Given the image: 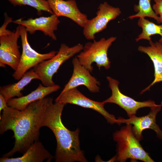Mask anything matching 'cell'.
<instances>
[{
	"label": "cell",
	"mask_w": 162,
	"mask_h": 162,
	"mask_svg": "<svg viewBox=\"0 0 162 162\" xmlns=\"http://www.w3.org/2000/svg\"><path fill=\"white\" fill-rule=\"evenodd\" d=\"M50 98H44L30 104L20 110L8 106L0 116V134L11 130L14 133V146L3 156L8 158L15 153L23 154L35 141L38 140L45 112Z\"/></svg>",
	"instance_id": "1"
},
{
	"label": "cell",
	"mask_w": 162,
	"mask_h": 162,
	"mask_svg": "<svg viewBox=\"0 0 162 162\" xmlns=\"http://www.w3.org/2000/svg\"><path fill=\"white\" fill-rule=\"evenodd\" d=\"M65 104L58 101L53 102L50 98L44 114L42 127L50 128L56 138L57 146L54 158L56 162H87L81 150L79 138L80 130L74 131L67 129L63 124L62 113Z\"/></svg>",
	"instance_id": "2"
},
{
	"label": "cell",
	"mask_w": 162,
	"mask_h": 162,
	"mask_svg": "<svg viewBox=\"0 0 162 162\" xmlns=\"http://www.w3.org/2000/svg\"><path fill=\"white\" fill-rule=\"evenodd\" d=\"M113 137L117 142V154L114 157L115 160L124 162L130 159L132 160L154 162L134 135L132 125L126 124V126L114 132Z\"/></svg>",
	"instance_id": "3"
},
{
	"label": "cell",
	"mask_w": 162,
	"mask_h": 162,
	"mask_svg": "<svg viewBox=\"0 0 162 162\" xmlns=\"http://www.w3.org/2000/svg\"><path fill=\"white\" fill-rule=\"evenodd\" d=\"M83 46L79 43L72 47L62 44L56 55L51 58L44 60L33 68L42 84L50 86L55 85L52 80L54 75L65 61L81 51Z\"/></svg>",
	"instance_id": "4"
},
{
	"label": "cell",
	"mask_w": 162,
	"mask_h": 162,
	"mask_svg": "<svg viewBox=\"0 0 162 162\" xmlns=\"http://www.w3.org/2000/svg\"><path fill=\"white\" fill-rule=\"evenodd\" d=\"M116 37H111L107 39L103 38L98 41L86 43L82 50L77 56L80 64L92 73L93 63L95 62L99 69L101 67L108 69L111 62L108 56V51Z\"/></svg>",
	"instance_id": "5"
},
{
	"label": "cell",
	"mask_w": 162,
	"mask_h": 162,
	"mask_svg": "<svg viewBox=\"0 0 162 162\" xmlns=\"http://www.w3.org/2000/svg\"><path fill=\"white\" fill-rule=\"evenodd\" d=\"M19 25L22 51L18 68L12 74L13 77L16 80H19L29 69L41 62L51 58L57 52L54 50L45 54H41L36 52L32 48L28 43L27 32L25 27Z\"/></svg>",
	"instance_id": "6"
},
{
	"label": "cell",
	"mask_w": 162,
	"mask_h": 162,
	"mask_svg": "<svg viewBox=\"0 0 162 162\" xmlns=\"http://www.w3.org/2000/svg\"><path fill=\"white\" fill-rule=\"evenodd\" d=\"M121 12L120 8L113 7L105 2L100 4L96 16L88 20L83 28V34L88 40H94L95 35L105 29L108 22L118 16Z\"/></svg>",
	"instance_id": "7"
},
{
	"label": "cell",
	"mask_w": 162,
	"mask_h": 162,
	"mask_svg": "<svg viewBox=\"0 0 162 162\" xmlns=\"http://www.w3.org/2000/svg\"><path fill=\"white\" fill-rule=\"evenodd\" d=\"M55 101H58L65 104H70L84 108L91 109L103 116L108 123L111 124L117 123V119L107 112L104 108V104L92 100L82 94L77 88L69 89L59 94Z\"/></svg>",
	"instance_id": "8"
},
{
	"label": "cell",
	"mask_w": 162,
	"mask_h": 162,
	"mask_svg": "<svg viewBox=\"0 0 162 162\" xmlns=\"http://www.w3.org/2000/svg\"><path fill=\"white\" fill-rule=\"evenodd\" d=\"M106 79L112 91V95L103 102L104 104L111 103L117 104L126 111L129 118L136 116L137 110L140 108L144 107L150 108L157 105L153 100L138 101L124 94L119 89V82L117 80L110 76H107Z\"/></svg>",
	"instance_id": "9"
},
{
	"label": "cell",
	"mask_w": 162,
	"mask_h": 162,
	"mask_svg": "<svg viewBox=\"0 0 162 162\" xmlns=\"http://www.w3.org/2000/svg\"><path fill=\"white\" fill-rule=\"evenodd\" d=\"M20 37L19 25L15 31L0 36V66L5 68L6 65L14 71L17 69L21 55L18 40Z\"/></svg>",
	"instance_id": "10"
},
{
	"label": "cell",
	"mask_w": 162,
	"mask_h": 162,
	"mask_svg": "<svg viewBox=\"0 0 162 162\" xmlns=\"http://www.w3.org/2000/svg\"><path fill=\"white\" fill-rule=\"evenodd\" d=\"M162 104L151 107V111L147 115L140 117L134 116L126 119L119 117L117 119V124L122 123L133 125V133L139 141L142 138V132L143 130L150 129L154 130L157 137L162 140V130L156 123V117L158 113L161 109Z\"/></svg>",
	"instance_id": "11"
},
{
	"label": "cell",
	"mask_w": 162,
	"mask_h": 162,
	"mask_svg": "<svg viewBox=\"0 0 162 162\" xmlns=\"http://www.w3.org/2000/svg\"><path fill=\"white\" fill-rule=\"evenodd\" d=\"M72 63L73 66L72 75L60 94L81 85L85 86L92 93L99 92L100 82L91 74L89 70L80 64L77 57L73 58Z\"/></svg>",
	"instance_id": "12"
},
{
	"label": "cell",
	"mask_w": 162,
	"mask_h": 162,
	"mask_svg": "<svg viewBox=\"0 0 162 162\" xmlns=\"http://www.w3.org/2000/svg\"><path fill=\"white\" fill-rule=\"evenodd\" d=\"M58 17L54 14L48 17L41 16L35 19L30 18L24 20L20 18L13 21V22L24 26L31 34L36 31L42 32L44 35L50 37L54 40H56L57 37L54 32L56 31L60 21Z\"/></svg>",
	"instance_id": "13"
},
{
	"label": "cell",
	"mask_w": 162,
	"mask_h": 162,
	"mask_svg": "<svg viewBox=\"0 0 162 162\" xmlns=\"http://www.w3.org/2000/svg\"><path fill=\"white\" fill-rule=\"evenodd\" d=\"M53 14L58 17L64 16L70 19L83 28L88 19L87 16L81 12L75 0H47Z\"/></svg>",
	"instance_id": "14"
},
{
	"label": "cell",
	"mask_w": 162,
	"mask_h": 162,
	"mask_svg": "<svg viewBox=\"0 0 162 162\" xmlns=\"http://www.w3.org/2000/svg\"><path fill=\"white\" fill-rule=\"evenodd\" d=\"M52 156L38 140L35 141L20 157L8 158L3 156L0 162H50Z\"/></svg>",
	"instance_id": "15"
},
{
	"label": "cell",
	"mask_w": 162,
	"mask_h": 162,
	"mask_svg": "<svg viewBox=\"0 0 162 162\" xmlns=\"http://www.w3.org/2000/svg\"><path fill=\"white\" fill-rule=\"evenodd\" d=\"M60 89L57 85L46 86L39 84L37 88L27 95L12 98L8 101V106L20 110L25 109L31 103L45 98Z\"/></svg>",
	"instance_id": "16"
},
{
	"label": "cell",
	"mask_w": 162,
	"mask_h": 162,
	"mask_svg": "<svg viewBox=\"0 0 162 162\" xmlns=\"http://www.w3.org/2000/svg\"><path fill=\"white\" fill-rule=\"evenodd\" d=\"M150 46H140L138 50L147 54L152 61L154 68V79L152 82L140 94L149 90L150 88L155 84L162 82V43L159 41L153 42L149 41Z\"/></svg>",
	"instance_id": "17"
},
{
	"label": "cell",
	"mask_w": 162,
	"mask_h": 162,
	"mask_svg": "<svg viewBox=\"0 0 162 162\" xmlns=\"http://www.w3.org/2000/svg\"><path fill=\"white\" fill-rule=\"evenodd\" d=\"M33 79H39L33 69L27 71L17 82L9 84L0 87V94H2L7 102L15 97L23 96L21 92L24 87Z\"/></svg>",
	"instance_id": "18"
},
{
	"label": "cell",
	"mask_w": 162,
	"mask_h": 162,
	"mask_svg": "<svg viewBox=\"0 0 162 162\" xmlns=\"http://www.w3.org/2000/svg\"><path fill=\"white\" fill-rule=\"evenodd\" d=\"M137 24L142 28V31L135 39L136 42L142 39L150 41H152L151 36L158 34L161 36L158 41L162 43V23L160 25H158L146 19L145 17H141L139 18Z\"/></svg>",
	"instance_id": "19"
},
{
	"label": "cell",
	"mask_w": 162,
	"mask_h": 162,
	"mask_svg": "<svg viewBox=\"0 0 162 162\" xmlns=\"http://www.w3.org/2000/svg\"><path fill=\"white\" fill-rule=\"evenodd\" d=\"M151 0H139L138 5L134 6V9L137 13L134 15L128 17V19L132 20L138 17L139 18L149 17L154 19L158 23H160V17L154 13L151 7Z\"/></svg>",
	"instance_id": "20"
},
{
	"label": "cell",
	"mask_w": 162,
	"mask_h": 162,
	"mask_svg": "<svg viewBox=\"0 0 162 162\" xmlns=\"http://www.w3.org/2000/svg\"><path fill=\"white\" fill-rule=\"evenodd\" d=\"M14 6L27 5L35 9L39 15H41L42 11L52 14L53 12L47 0H7Z\"/></svg>",
	"instance_id": "21"
},
{
	"label": "cell",
	"mask_w": 162,
	"mask_h": 162,
	"mask_svg": "<svg viewBox=\"0 0 162 162\" xmlns=\"http://www.w3.org/2000/svg\"><path fill=\"white\" fill-rule=\"evenodd\" d=\"M4 23L0 28V36L10 34L12 31L6 29L8 25L12 22V18L9 17L6 13L4 14Z\"/></svg>",
	"instance_id": "22"
},
{
	"label": "cell",
	"mask_w": 162,
	"mask_h": 162,
	"mask_svg": "<svg viewBox=\"0 0 162 162\" xmlns=\"http://www.w3.org/2000/svg\"><path fill=\"white\" fill-rule=\"evenodd\" d=\"M155 4L152 8L155 14L160 17V23H162V0H154Z\"/></svg>",
	"instance_id": "23"
},
{
	"label": "cell",
	"mask_w": 162,
	"mask_h": 162,
	"mask_svg": "<svg viewBox=\"0 0 162 162\" xmlns=\"http://www.w3.org/2000/svg\"><path fill=\"white\" fill-rule=\"evenodd\" d=\"M8 106L7 102L2 95L0 94V112Z\"/></svg>",
	"instance_id": "24"
}]
</instances>
